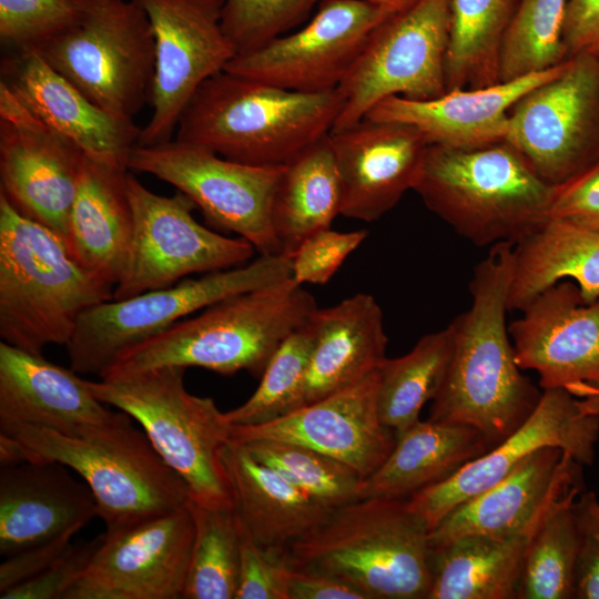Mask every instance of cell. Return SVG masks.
Wrapping results in <instances>:
<instances>
[{"label": "cell", "mask_w": 599, "mask_h": 599, "mask_svg": "<svg viewBox=\"0 0 599 599\" xmlns=\"http://www.w3.org/2000/svg\"><path fill=\"white\" fill-rule=\"evenodd\" d=\"M514 245L490 246L474 268L471 305L449 324L451 357L428 417L470 426L491 448L530 416L542 394L521 373L506 324Z\"/></svg>", "instance_id": "obj_1"}, {"label": "cell", "mask_w": 599, "mask_h": 599, "mask_svg": "<svg viewBox=\"0 0 599 599\" xmlns=\"http://www.w3.org/2000/svg\"><path fill=\"white\" fill-rule=\"evenodd\" d=\"M132 419L120 410L112 420L74 434L0 420V464L57 461L69 467L91 489L105 531L185 506L187 485Z\"/></svg>", "instance_id": "obj_2"}, {"label": "cell", "mask_w": 599, "mask_h": 599, "mask_svg": "<svg viewBox=\"0 0 599 599\" xmlns=\"http://www.w3.org/2000/svg\"><path fill=\"white\" fill-rule=\"evenodd\" d=\"M338 89L300 92L226 70L207 79L183 111L174 139L251 165H282L327 135Z\"/></svg>", "instance_id": "obj_3"}, {"label": "cell", "mask_w": 599, "mask_h": 599, "mask_svg": "<svg viewBox=\"0 0 599 599\" xmlns=\"http://www.w3.org/2000/svg\"><path fill=\"white\" fill-rule=\"evenodd\" d=\"M413 190L478 247L517 244L549 219L555 186L507 140L471 148L429 144Z\"/></svg>", "instance_id": "obj_4"}, {"label": "cell", "mask_w": 599, "mask_h": 599, "mask_svg": "<svg viewBox=\"0 0 599 599\" xmlns=\"http://www.w3.org/2000/svg\"><path fill=\"white\" fill-rule=\"evenodd\" d=\"M318 308L292 276L226 297L123 353L102 377L159 367H201L261 377L280 345Z\"/></svg>", "instance_id": "obj_5"}, {"label": "cell", "mask_w": 599, "mask_h": 599, "mask_svg": "<svg viewBox=\"0 0 599 599\" xmlns=\"http://www.w3.org/2000/svg\"><path fill=\"white\" fill-rule=\"evenodd\" d=\"M114 286L83 267L65 242L0 193V337L43 355L65 346L80 316L112 300Z\"/></svg>", "instance_id": "obj_6"}, {"label": "cell", "mask_w": 599, "mask_h": 599, "mask_svg": "<svg viewBox=\"0 0 599 599\" xmlns=\"http://www.w3.org/2000/svg\"><path fill=\"white\" fill-rule=\"evenodd\" d=\"M287 552L292 566L327 571L367 599H427L430 590L429 528L407 499L334 507Z\"/></svg>", "instance_id": "obj_7"}, {"label": "cell", "mask_w": 599, "mask_h": 599, "mask_svg": "<svg viewBox=\"0 0 599 599\" xmlns=\"http://www.w3.org/2000/svg\"><path fill=\"white\" fill-rule=\"evenodd\" d=\"M185 368L159 367L88 380L103 404L140 424L153 448L187 485L190 500L210 508H234L222 453L232 425L213 398L187 392Z\"/></svg>", "instance_id": "obj_8"}, {"label": "cell", "mask_w": 599, "mask_h": 599, "mask_svg": "<svg viewBox=\"0 0 599 599\" xmlns=\"http://www.w3.org/2000/svg\"><path fill=\"white\" fill-rule=\"evenodd\" d=\"M292 276L284 255H260L251 263L214 271L139 295L109 300L88 308L65 345L70 367L99 378L126 351L195 312L233 295Z\"/></svg>", "instance_id": "obj_9"}, {"label": "cell", "mask_w": 599, "mask_h": 599, "mask_svg": "<svg viewBox=\"0 0 599 599\" xmlns=\"http://www.w3.org/2000/svg\"><path fill=\"white\" fill-rule=\"evenodd\" d=\"M74 23L39 54L104 110L133 119L151 102L154 37L132 0H74Z\"/></svg>", "instance_id": "obj_10"}, {"label": "cell", "mask_w": 599, "mask_h": 599, "mask_svg": "<svg viewBox=\"0 0 599 599\" xmlns=\"http://www.w3.org/2000/svg\"><path fill=\"white\" fill-rule=\"evenodd\" d=\"M449 26L450 0H418L380 22L337 88L343 105L332 131L357 123L388 97L429 100L447 92Z\"/></svg>", "instance_id": "obj_11"}, {"label": "cell", "mask_w": 599, "mask_h": 599, "mask_svg": "<svg viewBox=\"0 0 599 599\" xmlns=\"http://www.w3.org/2000/svg\"><path fill=\"white\" fill-rule=\"evenodd\" d=\"M128 169L171 184L195 204L207 223L245 238L261 255H282L272 203L284 164H245L173 138L135 145Z\"/></svg>", "instance_id": "obj_12"}, {"label": "cell", "mask_w": 599, "mask_h": 599, "mask_svg": "<svg viewBox=\"0 0 599 599\" xmlns=\"http://www.w3.org/2000/svg\"><path fill=\"white\" fill-rule=\"evenodd\" d=\"M133 214L129 254L113 298L171 286L191 274L246 264L256 251L243 237H227L201 225L195 204L183 193L156 194L126 175Z\"/></svg>", "instance_id": "obj_13"}, {"label": "cell", "mask_w": 599, "mask_h": 599, "mask_svg": "<svg viewBox=\"0 0 599 599\" xmlns=\"http://www.w3.org/2000/svg\"><path fill=\"white\" fill-rule=\"evenodd\" d=\"M506 140L552 186L599 161V57L568 59L564 70L510 110Z\"/></svg>", "instance_id": "obj_14"}, {"label": "cell", "mask_w": 599, "mask_h": 599, "mask_svg": "<svg viewBox=\"0 0 599 599\" xmlns=\"http://www.w3.org/2000/svg\"><path fill=\"white\" fill-rule=\"evenodd\" d=\"M146 14L155 48L152 114L136 145L173 139L199 88L236 55L222 26L224 0H132Z\"/></svg>", "instance_id": "obj_15"}, {"label": "cell", "mask_w": 599, "mask_h": 599, "mask_svg": "<svg viewBox=\"0 0 599 599\" xmlns=\"http://www.w3.org/2000/svg\"><path fill=\"white\" fill-rule=\"evenodd\" d=\"M390 14L365 0H324L303 28L236 54L225 70L293 91L335 90Z\"/></svg>", "instance_id": "obj_16"}, {"label": "cell", "mask_w": 599, "mask_h": 599, "mask_svg": "<svg viewBox=\"0 0 599 599\" xmlns=\"http://www.w3.org/2000/svg\"><path fill=\"white\" fill-rule=\"evenodd\" d=\"M599 439V415L586 412L565 387L542 389L530 416L501 443L470 460L448 479L407 498L429 531L454 508L505 478L529 455L559 447L591 465Z\"/></svg>", "instance_id": "obj_17"}, {"label": "cell", "mask_w": 599, "mask_h": 599, "mask_svg": "<svg viewBox=\"0 0 599 599\" xmlns=\"http://www.w3.org/2000/svg\"><path fill=\"white\" fill-rule=\"evenodd\" d=\"M84 158L0 81V193L64 242Z\"/></svg>", "instance_id": "obj_18"}, {"label": "cell", "mask_w": 599, "mask_h": 599, "mask_svg": "<svg viewBox=\"0 0 599 599\" xmlns=\"http://www.w3.org/2000/svg\"><path fill=\"white\" fill-rule=\"evenodd\" d=\"M193 540L189 502L105 531L88 569L64 599H183Z\"/></svg>", "instance_id": "obj_19"}, {"label": "cell", "mask_w": 599, "mask_h": 599, "mask_svg": "<svg viewBox=\"0 0 599 599\" xmlns=\"http://www.w3.org/2000/svg\"><path fill=\"white\" fill-rule=\"evenodd\" d=\"M582 491V465L559 447H544L450 510L429 531V546L467 535H532L554 509Z\"/></svg>", "instance_id": "obj_20"}, {"label": "cell", "mask_w": 599, "mask_h": 599, "mask_svg": "<svg viewBox=\"0 0 599 599\" xmlns=\"http://www.w3.org/2000/svg\"><path fill=\"white\" fill-rule=\"evenodd\" d=\"M378 369L358 383L267 423L231 427V440L274 439L300 444L331 456L362 478L392 451L396 433L379 417Z\"/></svg>", "instance_id": "obj_21"}, {"label": "cell", "mask_w": 599, "mask_h": 599, "mask_svg": "<svg viewBox=\"0 0 599 599\" xmlns=\"http://www.w3.org/2000/svg\"><path fill=\"white\" fill-rule=\"evenodd\" d=\"M342 189L341 214L374 222L413 190L429 145L415 126L363 118L329 132Z\"/></svg>", "instance_id": "obj_22"}, {"label": "cell", "mask_w": 599, "mask_h": 599, "mask_svg": "<svg viewBox=\"0 0 599 599\" xmlns=\"http://www.w3.org/2000/svg\"><path fill=\"white\" fill-rule=\"evenodd\" d=\"M510 324L515 358L541 389L599 380V300L586 303L577 284L560 281L538 294Z\"/></svg>", "instance_id": "obj_23"}, {"label": "cell", "mask_w": 599, "mask_h": 599, "mask_svg": "<svg viewBox=\"0 0 599 599\" xmlns=\"http://www.w3.org/2000/svg\"><path fill=\"white\" fill-rule=\"evenodd\" d=\"M1 81L47 125L100 164L128 169L141 128L87 98L38 53L14 52L1 63Z\"/></svg>", "instance_id": "obj_24"}, {"label": "cell", "mask_w": 599, "mask_h": 599, "mask_svg": "<svg viewBox=\"0 0 599 599\" xmlns=\"http://www.w3.org/2000/svg\"><path fill=\"white\" fill-rule=\"evenodd\" d=\"M70 470L57 461L1 466V556H11L71 530L79 531L98 517L91 489Z\"/></svg>", "instance_id": "obj_25"}, {"label": "cell", "mask_w": 599, "mask_h": 599, "mask_svg": "<svg viewBox=\"0 0 599 599\" xmlns=\"http://www.w3.org/2000/svg\"><path fill=\"white\" fill-rule=\"evenodd\" d=\"M567 61L520 79L478 89L450 90L429 100L388 97L365 118L413 125L434 145L471 148L504 141L516 102L559 74Z\"/></svg>", "instance_id": "obj_26"}, {"label": "cell", "mask_w": 599, "mask_h": 599, "mask_svg": "<svg viewBox=\"0 0 599 599\" xmlns=\"http://www.w3.org/2000/svg\"><path fill=\"white\" fill-rule=\"evenodd\" d=\"M106 406L71 367L1 341L0 420L74 434L112 420Z\"/></svg>", "instance_id": "obj_27"}, {"label": "cell", "mask_w": 599, "mask_h": 599, "mask_svg": "<svg viewBox=\"0 0 599 599\" xmlns=\"http://www.w3.org/2000/svg\"><path fill=\"white\" fill-rule=\"evenodd\" d=\"M311 323L314 343L303 406L377 370L386 358L388 343L382 308L366 293H357L331 307H318Z\"/></svg>", "instance_id": "obj_28"}, {"label": "cell", "mask_w": 599, "mask_h": 599, "mask_svg": "<svg viewBox=\"0 0 599 599\" xmlns=\"http://www.w3.org/2000/svg\"><path fill=\"white\" fill-rule=\"evenodd\" d=\"M128 172L85 156L68 219L65 244L71 254L113 286L122 275L133 231Z\"/></svg>", "instance_id": "obj_29"}, {"label": "cell", "mask_w": 599, "mask_h": 599, "mask_svg": "<svg viewBox=\"0 0 599 599\" xmlns=\"http://www.w3.org/2000/svg\"><path fill=\"white\" fill-rule=\"evenodd\" d=\"M489 449L470 426L419 419L396 434L386 459L362 479L358 498L407 499L448 479Z\"/></svg>", "instance_id": "obj_30"}, {"label": "cell", "mask_w": 599, "mask_h": 599, "mask_svg": "<svg viewBox=\"0 0 599 599\" xmlns=\"http://www.w3.org/2000/svg\"><path fill=\"white\" fill-rule=\"evenodd\" d=\"M222 458L233 490L234 510L260 545L288 548L332 510L241 444L230 441Z\"/></svg>", "instance_id": "obj_31"}, {"label": "cell", "mask_w": 599, "mask_h": 599, "mask_svg": "<svg viewBox=\"0 0 599 599\" xmlns=\"http://www.w3.org/2000/svg\"><path fill=\"white\" fill-rule=\"evenodd\" d=\"M569 280L586 303L599 300V230L548 219L514 245L508 311H522L538 294Z\"/></svg>", "instance_id": "obj_32"}, {"label": "cell", "mask_w": 599, "mask_h": 599, "mask_svg": "<svg viewBox=\"0 0 599 599\" xmlns=\"http://www.w3.org/2000/svg\"><path fill=\"white\" fill-rule=\"evenodd\" d=\"M532 535H467L430 546L427 599H517Z\"/></svg>", "instance_id": "obj_33"}, {"label": "cell", "mask_w": 599, "mask_h": 599, "mask_svg": "<svg viewBox=\"0 0 599 599\" xmlns=\"http://www.w3.org/2000/svg\"><path fill=\"white\" fill-rule=\"evenodd\" d=\"M341 206V181L328 133L284 164L272 203L281 254L291 258L307 237L331 229Z\"/></svg>", "instance_id": "obj_34"}, {"label": "cell", "mask_w": 599, "mask_h": 599, "mask_svg": "<svg viewBox=\"0 0 599 599\" xmlns=\"http://www.w3.org/2000/svg\"><path fill=\"white\" fill-rule=\"evenodd\" d=\"M518 0H450L447 91L500 83L505 33Z\"/></svg>", "instance_id": "obj_35"}, {"label": "cell", "mask_w": 599, "mask_h": 599, "mask_svg": "<svg viewBox=\"0 0 599 599\" xmlns=\"http://www.w3.org/2000/svg\"><path fill=\"white\" fill-rule=\"evenodd\" d=\"M453 351L450 325L426 334L405 355L378 367L377 404L382 423L396 434L417 423L424 405L437 395Z\"/></svg>", "instance_id": "obj_36"}, {"label": "cell", "mask_w": 599, "mask_h": 599, "mask_svg": "<svg viewBox=\"0 0 599 599\" xmlns=\"http://www.w3.org/2000/svg\"><path fill=\"white\" fill-rule=\"evenodd\" d=\"M194 540L183 599H235L240 570V534L234 508H210L189 501Z\"/></svg>", "instance_id": "obj_37"}, {"label": "cell", "mask_w": 599, "mask_h": 599, "mask_svg": "<svg viewBox=\"0 0 599 599\" xmlns=\"http://www.w3.org/2000/svg\"><path fill=\"white\" fill-rule=\"evenodd\" d=\"M567 2L518 0L501 44L500 82L552 69L569 59L562 40Z\"/></svg>", "instance_id": "obj_38"}, {"label": "cell", "mask_w": 599, "mask_h": 599, "mask_svg": "<svg viewBox=\"0 0 599 599\" xmlns=\"http://www.w3.org/2000/svg\"><path fill=\"white\" fill-rule=\"evenodd\" d=\"M573 501L554 509L531 536L517 599L573 598L578 548Z\"/></svg>", "instance_id": "obj_39"}, {"label": "cell", "mask_w": 599, "mask_h": 599, "mask_svg": "<svg viewBox=\"0 0 599 599\" xmlns=\"http://www.w3.org/2000/svg\"><path fill=\"white\" fill-rule=\"evenodd\" d=\"M313 343L309 318L280 345L255 392L244 404L226 412V420L233 426L257 425L302 407Z\"/></svg>", "instance_id": "obj_40"}, {"label": "cell", "mask_w": 599, "mask_h": 599, "mask_svg": "<svg viewBox=\"0 0 599 599\" xmlns=\"http://www.w3.org/2000/svg\"><path fill=\"white\" fill-rule=\"evenodd\" d=\"M237 444L243 445L257 460L329 508L358 498L362 476L331 456L300 444L274 439H255Z\"/></svg>", "instance_id": "obj_41"}, {"label": "cell", "mask_w": 599, "mask_h": 599, "mask_svg": "<svg viewBox=\"0 0 599 599\" xmlns=\"http://www.w3.org/2000/svg\"><path fill=\"white\" fill-rule=\"evenodd\" d=\"M324 0H224L222 26L236 54L286 34Z\"/></svg>", "instance_id": "obj_42"}, {"label": "cell", "mask_w": 599, "mask_h": 599, "mask_svg": "<svg viewBox=\"0 0 599 599\" xmlns=\"http://www.w3.org/2000/svg\"><path fill=\"white\" fill-rule=\"evenodd\" d=\"M77 16L74 0H0V39L14 52L39 54Z\"/></svg>", "instance_id": "obj_43"}, {"label": "cell", "mask_w": 599, "mask_h": 599, "mask_svg": "<svg viewBox=\"0 0 599 599\" xmlns=\"http://www.w3.org/2000/svg\"><path fill=\"white\" fill-rule=\"evenodd\" d=\"M237 522L240 570L235 599H290L287 548L257 544L238 516Z\"/></svg>", "instance_id": "obj_44"}, {"label": "cell", "mask_w": 599, "mask_h": 599, "mask_svg": "<svg viewBox=\"0 0 599 599\" xmlns=\"http://www.w3.org/2000/svg\"><path fill=\"white\" fill-rule=\"evenodd\" d=\"M367 231H319L307 237L292 255V278L304 283H327L346 257L366 238Z\"/></svg>", "instance_id": "obj_45"}, {"label": "cell", "mask_w": 599, "mask_h": 599, "mask_svg": "<svg viewBox=\"0 0 599 599\" xmlns=\"http://www.w3.org/2000/svg\"><path fill=\"white\" fill-rule=\"evenodd\" d=\"M104 534L72 544L51 566L37 577L0 593L1 599H64L80 580L103 542Z\"/></svg>", "instance_id": "obj_46"}, {"label": "cell", "mask_w": 599, "mask_h": 599, "mask_svg": "<svg viewBox=\"0 0 599 599\" xmlns=\"http://www.w3.org/2000/svg\"><path fill=\"white\" fill-rule=\"evenodd\" d=\"M578 548L573 573V598L599 599V500L582 491L572 504Z\"/></svg>", "instance_id": "obj_47"}, {"label": "cell", "mask_w": 599, "mask_h": 599, "mask_svg": "<svg viewBox=\"0 0 599 599\" xmlns=\"http://www.w3.org/2000/svg\"><path fill=\"white\" fill-rule=\"evenodd\" d=\"M549 219L599 230V161L555 187Z\"/></svg>", "instance_id": "obj_48"}, {"label": "cell", "mask_w": 599, "mask_h": 599, "mask_svg": "<svg viewBox=\"0 0 599 599\" xmlns=\"http://www.w3.org/2000/svg\"><path fill=\"white\" fill-rule=\"evenodd\" d=\"M77 532L68 531L4 557L0 566V593L43 572L72 545L71 540Z\"/></svg>", "instance_id": "obj_49"}, {"label": "cell", "mask_w": 599, "mask_h": 599, "mask_svg": "<svg viewBox=\"0 0 599 599\" xmlns=\"http://www.w3.org/2000/svg\"><path fill=\"white\" fill-rule=\"evenodd\" d=\"M290 599H367L353 585L324 570L291 565Z\"/></svg>", "instance_id": "obj_50"}, {"label": "cell", "mask_w": 599, "mask_h": 599, "mask_svg": "<svg viewBox=\"0 0 599 599\" xmlns=\"http://www.w3.org/2000/svg\"><path fill=\"white\" fill-rule=\"evenodd\" d=\"M562 40L568 58L590 50L599 41V0H568Z\"/></svg>", "instance_id": "obj_51"}, {"label": "cell", "mask_w": 599, "mask_h": 599, "mask_svg": "<svg viewBox=\"0 0 599 599\" xmlns=\"http://www.w3.org/2000/svg\"><path fill=\"white\" fill-rule=\"evenodd\" d=\"M565 388L579 398L586 412L599 415V380L573 383Z\"/></svg>", "instance_id": "obj_52"}, {"label": "cell", "mask_w": 599, "mask_h": 599, "mask_svg": "<svg viewBox=\"0 0 599 599\" xmlns=\"http://www.w3.org/2000/svg\"><path fill=\"white\" fill-rule=\"evenodd\" d=\"M378 7L386 9L387 11L395 13L402 11L418 0H365Z\"/></svg>", "instance_id": "obj_53"}, {"label": "cell", "mask_w": 599, "mask_h": 599, "mask_svg": "<svg viewBox=\"0 0 599 599\" xmlns=\"http://www.w3.org/2000/svg\"><path fill=\"white\" fill-rule=\"evenodd\" d=\"M588 51L599 57V41Z\"/></svg>", "instance_id": "obj_54"}]
</instances>
